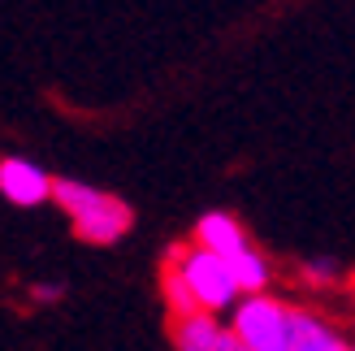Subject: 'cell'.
Wrapping results in <instances>:
<instances>
[{"label":"cell","instance_id":"6da1fadb","mask_svg":"<svg viewBox=\"0 0 355 351\" xmlns=\"http://www.w3.org/2000/svg\"><path fill=\"white\" fill-rule=\"evenodd\" d=\"M52 204L69 217L74 234L83 243H96V248L117 243L135 221L126 200H117V196H109V191H100V187H87L78 178H57L52 182Z\"/></svg>","mask_w":355,"mask_h":351},{"label":"cell","instance_id":"30bf717a","mask_svg":"<svg viewBox=\"0 0 355 351\" xmlns=\"http://www.w3.org/2000/svg\"><path fill=\"white\" fill-rule=\"evenodd\" d=\"M304 273L312 277V282H329V277H334V265H329V260H312Z\"/></svg>","mask_w":355,"mask_h":351},{"label":"cell","instance_id":"5b68a950","mask_svg":"<svg viewBox=\"0 0 355 351\" xmlns=\"http://www.w3.org/2000/svg\"><path fill=\"white\" fill-rule=\"evenodd\" d=\"M195 248H204L221 260H234L239 252H247L252 243H247V230L239 225V217L230 213H204L195 221Z\"/></svg>","mask_w":355,"mask_h":351},{"label":"cell","instance_id":"7c38bea8","mask_svg":"<svg viewBox=\"0 0 355 351\" xmlns=\"http://www.w3.org/2000/svg\"><path fill=\"white\" fill-rule=\"evenodd\" d=\"M61 286H35V300H57Z\"/></svg>","mask_w":355,"mask_h":351},{"label":"cell","instance_id":"7a4b0ae2","mask_svg":"<svg viewBox=\"0 0 355 351\" xmlns=\"http://www.w3.org/2000/svg\"><path fill=\"white\" fill-rule=\"evenodd\" d=\"M169 260L187 273V282H191V291H195V300H200L204 312L239 308L243 291H239L234 273H230V265H225L221 256H212V252H204V248H173Z\"/></svg>","mask_w":355,"mask_h":351},{"label":"cell","instance_id":"9c48e42d","mask_svg":"<svg viewBox=\"0 0 355 351\" xmlns=\"http://www.w3.org/2000/svg\"><path fill=\"white\" fill-rule=\"evenodd\" d=\"M161 291H165V304L173 312V321L178 317H191V312H204L200 300H195V291L187 282V273L173 265V260H165V273H161Z\"/></svg>","mask_w":355,"mask_h":351},{"label":"cell","instance_id":"3957f363","mask_svg":"<svg viewBox=\"0 0 355 351\" xmlns=\"http://www.w3.org/2000/svg\"><path fill=\"white\" fill-rule=\"evenodd\" d=\"M291 317L295 308H286L273 295H247L230 317V329L252 351H291Z\"/></svg>","mask_w":355,"mask_h":351},{"label":"cell","instance_id":"277c9868","mask_svg":"<svg viewBox=\"0 0 355 351\" xmlns=\"http://www.w3.org/2000/svg\"><path fill=\"white\" fill-rule=\"evenodd\" d=\"M52 182L57 178H48L35 161H22V156H5L0 161V196L17 208H35V204L52 200Z\"/></svg>","mask_w":355,"mask_h":351},{"label":"cell","instance_id":"ba28073f","mask_svg":"<svg viewBox=\"0 0 355 351\" xmlns=\"http://www.w3.org/2000/svg\"><path fill=\"white\" fill-rule=\"evenodd\" d=\"M225 265H230V273H234L243 300H247V295H269V260H264L256 248L239 252L234 260H225Z\"/></svg>","mask_w":355,"mask_h":351},{"label":"cell","instance_id":"52a82bcc","mask_svg":"<svg viewBox=\"0 0 355 351\" xmlns=\"http://www.w3.org/2000/svg\"><path fill=\"white\" fill-rule=\"evenodd\" d=\"M225 339V325L217 321V312H191V317L173 321V347L178 351H217Z\"/></svg>","mask_w":355,"mask_h":351},{"label":"cell","instance_id":"8fae6325","mask_svg":"<svg viewBox=\"0 0 355 351\" xmlns=\"http://www.w3.org/2000/svg\"><path fill=\"white\" fill-rule=\"evenodd\" d=\"M217 351H252V347H247L239 334H234V329H225V339H221V347Z\"/></svg>","mask_w":355,"mask_h":351},{"label":"cell","instance_id":"8992f818","mask_svg":"<svg viewBox=\"0 0 355 351\" xmlns=\"http://www.w3.org/2000/svg\"><path fill=\"white\" fill-rule=\"evenodd\" d=\"M291 351H355V347L334 325H325L316 312L295 308V317H291Z\"/></svg>","mask_w":355,"mask_h":351}]
</instances>
